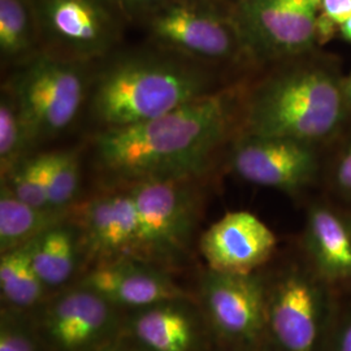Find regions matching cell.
Segmentation results:
<instances>
[{
  "label": "cell",
  "instance_id": "obj_8",
  "mask_svg": "<svg viewBox=\"0 0 351 351\" xmlns=\"http://www.w3.org/2000/svg\"><path fill=\"white\" fill-rule=\"evenodd\" d=\"M40 49L71 62L94 64L111 55L128 21L113 0H30Z\"/></svg>",
  "mask_w": 351,
  "mask_h": 351
},
{
  "label": "cell",
  "instance_id": "obj_26",
  "mask_svg": "<svg viewBox=\"0 0 351 351\" xmlns=\"http://www.w3.org/2000/svg\"><path fill=\"white\" fill-rule=\"evenodd\" d=\"M326 351H351V297L341 298L339 314Z\"/></svg>",
  "mask_w": 351,
  "mask_h": 351
},
{
  "label": "cell",
  "instance_id": "obj_5",
  "mask_svg": "<svg viewBox=\"0 0 351 351\" xmlns=\"http://www.w3.org/2000/svg\"><path fill=\"white\" fill-rule=\"evenodd\" d=\"M93 64L39 51L13 66L3 90L20 114L30 147L56 138L85 110Z\"/></svg>",
  "mask_w": 351,
  "mask_h": 351
},
{
  "label": "cell",
  "instance_id": "obj_30",
  "mask_svg": "<svg viewBox=\"0 0 351 351\" xmlns=\"http://www.w3.org/2000/svg\"><path fill=\"white\" fill-rule=\"evenodd\" d=\"M93 351H141L138 348L126 337L124 333L120 336L110 339L108 342L103 343L99 348L94 349Z\"/></svg>",
  "mask_w": 351,
  "mask_h": 351
},
{
  "label": "cell",
  "instance_id": "obj_18",
  "mask_svg": "<svg viewBox=\"0 0 351 351\" xmlns=\"http://www.w3.org/2000/svg\"><path fill=\"white\" fill-rule=\"evenodd\" d=\"M32 262L51 293L72 285L85 264L81 236L75 221L66 220L32 242Z\"/></svg>",
  "mask_w": 351,
  "mask_h": 351
},
{
  "label": "cell",
  "instance_id": "obj_11",
  "mask_svg": "<svg viewBox=\"0 0 351 351\" xmlns=\"http://www.w3.org/2000/svg\"><path fill=\"white\" fill-rule=\"evenodd\" d=\"M125 313L72 284L51 294L33 317L46 351H93L123 333Z\"/></svg>",
  "mask_w": 351,
  "mask_h": 351
},
{
  "label": "cell",
  "instance_id": "obj_9",
  "mask_svg": "<svg viewBox=\"0 0 351 351\" xmlns=\"http://www.w3.org/2000/svg\"><path fill=\"white\" fill-rule=\"evenodd\" d=\"M197 301L217 348L269 351L265 329L264 271L249 275L202 274Z\"/></svg>",
  "mask_w": 351,
  "mask_h": 351
},
{
  "label": "cell",
  "instance_id": "obj_15",
  "mask_svg": "<svg viewBox=\"0 0 351 351\" xmlns=\"http://www.w3.org/2000/svg\"><path fill=\"white\" fill-rule=\"evenodd\" d=\"M199 250L208 269L249 275L272 263L277 237L256 215L232 211L204 230Z\"/></svg>",
  "mask_w": 351,
  "mask_h": 351
},
{
  "label": "cell",
  "instance_id": "obj_27",
  "mask_svg": "<svg viewBox=\"0 0 351 351\" xmlns=\"http://www.w3.org/2000/svg\"><path fill=\"white\" fill-rule=\"evenodd\" d=\"M333 199L349 207L351 203V143L342 154L332 180Z\"/></svg>",
  "mask_w": 351,
  "mask_h": 351
},
{
  "label": "cell",
  "instance_id": "obj_1",
  "mask_svg": "<svg viewBox=\"0 0 351 351\" xmlns=\"http://www.w3.org/2000/svg\"><path fill=\"white\" fill-rule=\"evenodd\" d=\"M239 101L236 90L221 88L155 119L95 132L93 164L110 188L199 178L233 132Z\"/></svg>",
  "mask_w": 351,
  "mask_h": 351
},
{
  "label": "cell",
  "instance_id": "obj_34",
  "mask_svg": "<svg viewBox=\"0 0 351 351\" xmlns=\"http://www.w3.org/2000/svg\"><path fill=\"white\" fill-rule=\"evenodd\" d=\"M237 1H239V0H237Z\"/></svg>",
  "mask_w": 351,
  "mask_h": 351
},
{
  "label": "cell",
  "instance_id": "obj_20",
  "mask_svg": "<svg viewBox=\"0 0 351 351\" xmlns=\"http://www.w3.org/2000/svg\"><path fill=\"white\" fill-rule=\"evenodd\" d=\"M50 293L32 262V242L0 254L1 307L33 314Z\"/></svg>",
  "mask_w": 351,
  "mask_h": 351
},
{
  "label": "cell",
  "instance_id": "obj_31",
  "mask_svg": "<svg viewBox=\"0 0 351 351\" xmlns=\"http://www.w3.org/2000/svg\"><path fill=\"white\" fill-rule=\"evenodd\" d=\"M339 36L351 43V16L339 27Z\"/></svg>",
  "mask_w": 351,
  "mask_h": 351
},
{
  "label": "cell",
  "instance_id": "obj_10",
  "mask_svg": "<svg viewBox=\"0 0 351 351\" xmlns=\"http://www.w3.org/2000/svg\"><path fill=\"white\" fill-rule=\"evenodd\" d=\"M322 0H239L232 12L252 63L313 52Z\"/></svg>",
  "mask_w": 351,
  "mask_h": 351
},
{
  "label": "cell",
  "instance_id": "obj_3",
  "mask_svg": "<svg viewBox=\"0 0 351 351\" xmlns=\"http://www.w3.org/2000/svg\"><path fill=\"white\" fill-rule=\"evenodd\" d=\"M276 64L243 99L242 133L316 146L333 138L350 111L339 65L314 51Z\"/></svg>",
  "mask_w": 351,
  "mask_h": 351
},
{
  "label": "cell",
  "instance_id": "obj_16",
  "mask_svg": "<svg viewBox=\"0 0 351 351\" xmlns=\"http://www.w3.org/2000/svg\"><path fill=\"white\" fill-rule=\"evenodd\" d=\"M298 250L341 298L351 297V208L333 198L311 202Z\"/></svg>",
  "mask_w": 351,
  "mask_h": 351
},
{
  "label": "cell",
  "instance_id": "obj_19",
  "mask_svg": "<svg viewBox=\"0 0 351 351\" xmlns=\"http://www.w3.org/2000/svg\"><path fill=\"white\" fill-rule=\"evenodd\" d=\"M72 219V210L39 208L19 199L5 184L0 186V254L21 247L51 228Z\"/></svg>",
  "mask_w": 351,
  "mask_h": 351
},
{
  "label": "cell",
  "instance_id": "obj_6",
  "mask_svg": "<svg viewBox=\"0 0 351 351\" xmlns=\"http://www.w3.org/2000/svg\"><path fill=\"white\" fill-rule=\"evenodd\" d=\"M197 180H149L128 186L133 193L138 213L134 258L167 271L186 261L201 213Z\"/></svg>",
  "mask_w": 351,
  "mask_h": 351
},
{
  "label": "cell",
  "instance_id": "obj_32",
  "mask_svg": "<svg viewBox=\"0 0 351 351\" xmlns=\"http://www.w3.org/2000/svg\"><path fill=\"white\" fill-rule=\"evenodd\" d=\"M345 93H346V99L351 111V75L345 78Z\"/></svg>",
  "mask_w": 351,
  "mask_h": 351
},
{
  "label": "cell",
  "instance_id": "obj_2",
  "mask_svg": "<svg viewBox=\"0 0 351 351\" xmlns=\"http://www.w3.org/2000/svg\"><path fill=\"white\" fill-rule=\"evenodd\" d=\"M97 64L85 106L95 132L134 125L217 91L211 65L156 46L113 51Z\"/></svg>",
  "mask_w": 351,
  "mask_h": 351
},
{
  "label": "cell",
  "instance_id": "obj_4",
  "mask_svg": "<svg viewBox=\"0 0 351 351\" xmlns=\"http://www.w3.org/2000/svg\"><path fill=\"white\" fill-rule=\"evenodd\" d=\"M263 271L268 350H328L341 304L339 293L300 250Z\"/></svg>",
  "mask_w": 351,
  "mask_h": 351
},
{
  "label": "cell",
  "instance_id": "obj_24",
  "mask_svg": "<svg viewBox=\"0 0 351 351\" xmlns=\"http://www.w3.org/2000/svg\"><path fill=\"white\" fill-rule=\"evenodd\" d=\"M30 145L25 129L11 97L1 90L0 99V176L8 175L13 167L29 155Z\"/></svg>",
  "mask_w": 351,
  "mask_h": 351
},
{
  "label": "cell",
  "instance_id": "obj_33",
  "mask_svg": "<svg viewBox=\"0 0 351 351\" xmlns=\"http://www.w3.org/2000/svg\"><path fill=\"white\" fill-rule=\"evenodd\" d=\"M215 351H239V350H232V349H224V348H217L216 346V350Z\"/></svg>",
  "mask_w": 351,
  "mask_h": 351
},
{
  "label": "cell",
  "instance_id": "obj_12",
  "mask_svg": "<svg viewBox=\"0 0 351 351\" xmlns=\"http://www.w3.org/2000/svg\"><path fill=\"white\" fill-rule=\"evenodd\" d=\"M233 172L254 185L300 195L319 175L316 145L241 133L230 154Z\"/></svg>",
  "mask_w": 351,
  "mask_h": 351
},
{
  "label": "cell",
  "instance_id": "obj_21",
  "mask_svg": "<svg viewBox=\"0 0 351 351\" xmlns=\"http://www.w3.org/2000/svg\"><path fill=\"white\" fill-rule=\"evenodd\" d=\"M40 49L37 21L30 0H0V58L16 66Z\"/></svg>",
  "mask_w": 351,
  "mask_h": 351
},
{
  "label": "cell",
  "instance_id": "obj_23",
  "mask_svg": "<svg viewBox=\"0 0 351 351\" xmlns=\"http://www.w3.org/2000/svg\"><path fill=\"white\" fill-rule=\"evenodd\" d=\"M47 162L49 152L29 154L16 164L11 172L1 177L13 194L34 207L51 208L47 190Z\"/></svg>",
  "mask_w": 351,
  "mask_h": 351
},
{
  "label": "cell",
  "instance_id": "obj_29",
  "mask_svg": "<svg viewBox=\"0 0 351 351\" xmlns=\"http://www.w3.org/2000/svg\"><path fill=\"white\" fill-rule=\"evenodd\" d=\"M322 13L341 27L351 16V0H322Z\"/></svg>",
  "mask_w": 351,
  "mask_h": 351
},
{
  "label": "cell",
  "instance_id": "obj_28",
  "mask_svg": "<svg viewBox=\"0 0 351 351\" xmlns=\"http://www.w3.org/2000/svg\"><path fill=\"white\" fill-rule=\"evenodd\" d=\"M126 20H143L146 21L151 14L156 12L169 0H113Z\"/></svg>",
  "mask_w": 351,
  "mask_h": 351
},
{
  "label": "cell",
  "instance_id": "obj_13",
  "mask_svg": "<svg viewBox=\"0 0 351 351\" xmlns=\"http://www.w3.org/2000/svg\"><path fill=\"white\" fill-rule=\"evenodd\" d=\"M80 230L85 264L136 255L138 213L130 188H110L72 208Z\"/></svg>",
  "mask_w": 351,
  "mask_h": 351
},
{
  "label": "cell",
  "instance_id": "obj_25",
  "mask_svg": "<svg viewBox=\"0 0 351 351\" xmlns=\"http://www.w3.org/2000/svg\"><path fill=\"white\" fill-rule=\"evenodd\" d=\"M0 351H46L33 314L1 307Z\"/></svg>",
  "mask_w": 351,
  "mask_h": 351
},
{
  "label": "cell",
  "instance_id": "obj_14",
  "mask_svg": "<svg viewBox=\"0 0 351 351\" xmlns=\"http://www.w3.org/2000/svg\"><path fill=\"white\" fill-rule=\"evenodd\" d=\"M75 282L95 291L124 313L162 302L197 301V294L178 285L169 271L133 256L94 264Z\"/></svg>",
  "mask_w": 351,
  "mask_h": 351
},
{
  "label": "cell",
  "instance_id": "obj_7",
  "mask_svg": "<svg viewBox=\"0 0 351 351\" xmlns=\"http://www.w3.org/2000/svg\"><path fill=\"white\" fill-rule=\"evenodd\" d=\"M145 23L159 49L211 66L251 62L233 14L210 0H169Z\"/></svg>",
  "mask_w": 351,
  "mask_h": 351
},
{
  "label": "cell",
  "instance_id": "obj_22",
  "mask_svg": "<svg viewBox=\"0 0 351 351\" xmlns=\"http://www.w3.org/2000/svg\"><path fill=\"white\" fill-rule=\"evenodd\" d=\"M81 188V159L78 150L49 152L47 190L53 210L69 211L77 204Z\"/></svg>",
  "mask_w": 351,
  "mask_h": 351
},
{
  "label": "cell",
  "instance_id": "obj_17",
  "mask_svg": "<svg viewBox=\"0 0 351 351\" xmlns=\"http://www.w3.org/2000/svg\"><path fill=\"white\" fill-rule=\"evenodd\" d=\"M123 333L141 351H207L213 339L198 301L190 300L128 311Z\"/></svg>",
  "mask_w": 351,
  "mask_h": 351
}]
</instances>
